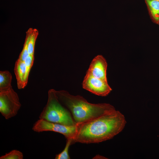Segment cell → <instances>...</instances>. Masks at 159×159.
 <instances>
[{"instance_id":"11","label":"cell","mask_w":159,"mask_h":159,"mask_svg":"<svg viewBox=\"0 0 159 159\" xmlns=\"http://www.w3.org/2000/svg\"><path fill=\"white\" fill-rule=\"evenodd\" d=\"M33 29V28H30L26 32V37L23 48L18 58L21 61H24L29 55L28 50V43Z\"/></svg>"},{"instance_id":"8","label":"cell","mask_w":159,"mask_h":159,"mask_svg":"<svg viewBox=\"0 0 159 159\" xmlns=\"http://www.w3.org/2000/svg\"><path fill=\"white\" fill-rule=\"evenodd\" d=\"M14 72L18 88H24L28 82L26 77V67L24 61L17 59L15 63Z\"/></svg>"},{"instance_id":"15","label":"cell","mask_w":159,"mask_h":159,"mask_svg":"<svg viewBox=\"0 0 159 159\" xmlns=\"http://www.w3.org/2000/svg\"><path fill=\"white\" fill-rule=\"evenodd\" d=\"M34 55H29L24 61L26 67V77L28 80V76L34 61Z\"/></svg>"},{"instance_id":"2","label":"cell","mask_w":159,"mask_h":159,"mask_svg":"<svg viewBox=\"0 0 159 159\" xmlns=\"http://www.w3.org/2000/svg\"><path fill=\"white\" fill-rule=\"evenodd\" d=\"M56 92L59 100L68 108L77 124L88 121L115 109L109 104L91 103L82 96L71 95L65 90H56Z\"/></svg>"},{"instance_id":"13","label":"cell","mask_w":159,"mask_h":159,"mask_svg":"<svg viewBox=\"0 0 159 159\" xmlns=\"http://www.w3.org/2000/svg\"><path fill=\"white\" fill-rule=\"evenodd\" d=\"M73 139L72 138H70L67 139L66 143L64 149L61 153L56 155L55 159H70V158L68 153V150L70 146L72 143H73Z\"/></svg>"},{"instance_id":"6","label":"cell","mask_w":159,"mask_h":159,"mask_svg":"<svg viewBox=\"0 0 159 159\" xmlns=\"http://www.w3.org/2000/svg\"><path fill=\"white\" fill-rule=\"evenodd\" d=\"M83 88L97 95L106 96L112 91L107 81L93 77L87 74L84 78Z\"/></svg>"},{"instance_id":"12","label":"cell","mask_w":159,"mask_h":159,"mask_svg":"<svg viewBox=\"0 0 159 159\" xmlns=\"http://www.w3.org/2000/svg\"><path fill=\"white\" fill-rule=\"evenodd\" d=\"M38 34L39 32L37 29H33L28 43V50L29 55H34L35 43Z\"/></svg>"},{"instance_id":"14","label":"cell","mask_w":159,"mask_h":159,"mask_svg":"<svg viewBox=\"0 0 159 159\" xmlns=\"http://www.w3.org/2000/svg\"><path fill=\"white\" fill-rule=\"evenodd\" d=\"M23 155L20 151L14 150L0 157V159H23Z\"/></svg>"},{"instance_id":"3","label":"cell","mask_w":159,"mask_h":159,"mask_svg":"<svg viewBox=\"0 0 159 159\" xmlns=\"http://www.w3.org/2000/svg\"><path fill=\"white\" fill-rule=\"evenodd\" d=\"M53 89L48 92L47 103L41 113L39 119L67 126L77 125L69 111L61 104Z\"/></svg>"},{"instance_id":"4","label":"cell","mask_w":159,"mask_h":159,"mask_svg":"<svg viewBox=\"0 0 159 159\" xmlns=\"http://www.w3.org/2000/svg\"><path fill=\"white\" fill-rule=\"evenodd\" d=\"M21 106L18 95L12 87L0 91V112L6 119L15 116Z\"/></svg>"},{"instance_id":"7","label":"cell","mask_w":159,"mask_h":159,"mask_svg":"<svg viewBox=\"0 0 159 159\" xmlns=\"http://www.w3.org/2000/svg\"><path fill=\"white\" fill-rule=\"evenodd\" d=\"M107 67L105 59L102 55H98L92 60L86 74L95 78L107 81Z\"/></svg>"},{"instance_id":"10","label":"cell","mask_w":159,"mask_h":159,"mask_svg":"<svg viewBox=\"0 0 159 159\" xmlns=\"http://www.w3.org/2000/svg\"><path fill=\"white\" fill-rule=\"evenodd\" d=\"M12 75L8 71L0 72V91L7 90L11 87Z\"/></svg>"},{"instance_id":"1","label":"cell","mask_w":159,"mask_h":159,"mask_svg":"<svg viewBox=\"0 0 159 159\" xmlns=\"http://www.w3.org/2000/svg\"><path fill=\"white\" fill-rule=\"evenodd\" d=\"M126 121L124 116L114 109L88 121L77 124L73 143H97L110 139L121 132Z\"/></svg>"},{"instance_id":"16","label":"cell","mask_w":159,"mask_h":159,"mask_svg":"<svg viewBox=\"0 0 159 159\" xmlns=\"http://www.w3.org/2000/svg\"><path fill=\"white\" fill-rule=\"evenodd\" d=\"M156 0V1H159V0Z\"/></svg>"},{"instance_id":"5","label":"cell","mask_w":159,"mask_h":159,"mask_svg":"<svg viewBox=\"0 0 159 159\" xmlns=\"http://www.w3.org/2000/svg\"><path fill=\"white\" fill-rule=\"evenodd\" d=\"M77 124L74 126H67L39 119L34 123L32 130L38 132L47 131L58 132L63 135L67 139H74L77 132Z\"/></svg>"},{"instance_id":"9","label":"cell","mask_w":159,"mask_h":159,"mask_svg":"<svg viewBox=\"0 0 159 159\" xmlns=\"http://www.w3.org/2000/svg\"><path fill=\"white\" fill-rule=\"evenodd\" d=\"M150 17L153 21L159 23V1L145 0Z\"/></svg>"},{"instance_id":"17","label":"cell","mask_w":159,"mask_h":159,"mask_svg":"<svg viewBox=\"0 0 159 159\" xmlns=\"http://www.w3.org/2000/svg\"><path fill=\"white\" fill-rule=\"evenodd\" d=\"M158 25H159V23L158 24Z\"/></svg>"}]
</instances>
